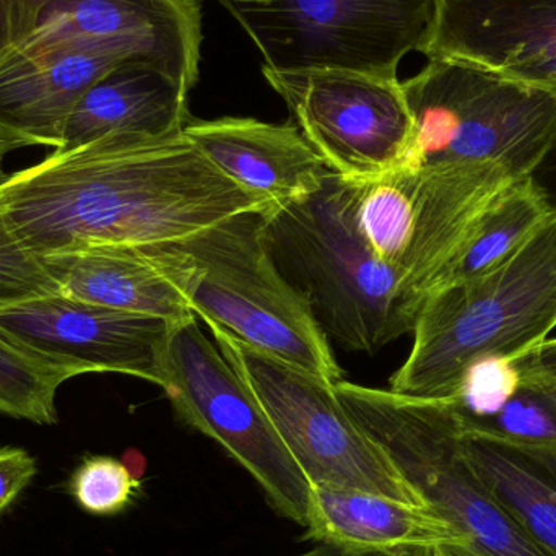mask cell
Listing matches in <instances>:
<instances>
[{"label": "cell", "mask_w": 556, "mask_h": 556, "mask_svg": "<svg viewBox=\"0 0 556 556\" xmlns=\"http://www.w3.org/2000/svg\"><path fill=\"white\" fill-rule=\"evenodd\" d=\"M269 207L215 168L185 130L52 150L0 182V208L36 256L176 243L241 212Z\"/></svg>", "instance_id": "cell-1"}, {"label": "cell", "mask_w": 556, "mask_h": 556, "mask_svg": "<svg viewBox=\"0 0 556 556\" xmlns=\"http://www.w3.org/2000/svg\"><path fill=\"white\" fill-rule=\"evenodd\" d=\"M264 235L281 276L307 301L329 340L372 356L414 332L420 301L404 273L366 243L352 182L330 173L319 191L270 207Z\"/></svg>", "instance_id": "cell-2"}, {"label": "cell", "mask_w": 556, "mask_h": 556, "mask_svg": "<svg viewBox=\"0 0 556 556\" xmlns=\"http://www.w3.org/2000/svg\"><path fill=\"white\" fill-rule=\"evenodd\" d=\"M556 327V208L489 273L433 291L414 345L391 378L395 394L447 401L467 368L485 356L518 358Z\"/></svg>", "instance_id": "cell-3"}, {"label": "cell", "mask_w": 556, "mask_h": 556, "mask_svg": "<svg viewBox=\"0 0 556 556\" xmlns=\"http://www.w3.org/2000/svg\"><path fill=\"white\" fill-rule=\"evenodd\" d=\"M269 208L241 212L160 248L192 313L208 329L337 384L343 381V371L329 337L270 256L264 235Z\"/></svg>", "instance_id": "cell-4"}, {"label": "cell", "mask_w": 556, "mask_h": 556, "mask_svg": "<svg viewBox=\"0 0 556 556\" xmlns=\"http://www.w3.org/2000/svg\"><path fill=\"white\" fill-rule=\"evenodd\" d=\"M415 137L408 168L495 163L529 178L556 139V91L450 58L402 81Z\"/></svg>", "instance_id": "cell-5"}, {"label": "cell", "mask_w": 556, "mask_h": 556, "mask_svg": "<svg viewBox=\"0 0 556 556\" xmlns=\"http://www.w3.org/2000/svg\"><path fill=\"white\" fill-rule=\"evenodd\" d=\"M337 397L388 451L405 479L489 556H545L480 479L450 401H425L343 381Z\"/></svg>", "instance_id": "cell-6"}, {"label": "cell", "mask_w": 556, "mask_h": 556, "mask_svg": "<svg viewBox=\"0 0 556 556\" xmlns=\"http://www.w3.org/2000/svg\"><path fill=\"white\" fill-rule=\"evenodd\" d=\"M516 181L495 163L401 168L352 182L353 211L366 243L397 267L424 306L490 205Z\"/></svg>", "instance_id": "cell-7"}, {"label": "cell", "mask_w": 556, "mask_h": 556, "mask_svg": "<svg viewBox=\"0 0 556 556\" xmlns=\"http://www.w3.org/2000/svg\"><path fill=\"white\" fill-rule=\"evenodd\" d=\"M253 39L270 71L343 68L397 78L427 49L434 0H214Z\"/></svg>", "instance_id": "cell-8"}, {"label": "cell", "mask_w": 556, "mask_h": 556, "mask_svg": "<svg viewBox=\"0 0 556 556\" xmlns=\"http://www.w3.org/2000/svg\"><path fill=\"white\" fill-rule=\"evenodd\" d=\"M211 330L225 358L243 375L266 408L307 482L430 506L388 451L346 410L333 386L222 330Z\"/></svg>", "instance_id": "cell-9"}, {"label": "cell", "mask_w": 556, "mask_h": 556, "mask_svg": "<svg viewBox=\"0 0 556 556\" xmlns=\"http://www.w3.org/2000/svg\"><path fill=\"white\" fill-rule=\"evenodd\" d=\"M176 417L220 444L263 490L277 516L304 528L309 482L240 371L205 336L198 317L173 324L166 355Z\"/></svg>", "instance_id": "cell-10"}, {"label": "cell", "mask_w": 556, "mask_h": 556, "mask_svg": "<svg viewBox=\"0 0 556 556\" xmlns=\"http://www.w3.org/2000/svg\"><path fill=\"white\" fill-rule=\"evenodd\" d=\"M263 74L298 129L343 181H369L410 165L414 117L399 78L343 68L263 67Z\"/></svg>", "instance_id": "cell-11"}, {"label": "cell", "mask_w": 556, "mask_h": 556, "mask_svg": "<svg viewBox=\"0 0 556 556\" xmlns=\"http://www.w3.org/2000/svg\"><path fill=\"white\" fill-rule=\"evenodd\" d=\"M7 3L13 36L9 61L67 48L106 49L160 68L188 91L198 84L202 46L199 0H7Z\"/></svg>", "instance_id": "cell-12"}, {"label": "cell", "mask_w": 556, "mask_h": 556, "mask_svg": "<svg viewBox=\"0 0 556 556\" xmlns=\"http://www.w3.org/2000/svg\"><path fill=\"white\" fill-rule=\"evenodd\" d=\"M172 320L85 303L62 293L0 307V336L85 372L137 376L165 391Z\"/></svg>", "instance_id": "cell-13"}, {"label": "cell", "mask_w": 556, "mask_h": 556, "mask_svg": "<svg viewBox=\"0 0 556 556\" xmlns=\"http://www.w3.org/2000/svg\"><path fill=\"white\" fill-rule=\"evenodd\" d=\"M424 54L556 91V0H434Z\"/></svg>", "instance_id": "cell-14"}, {"label": "cell", "mask_w": 556, "mask_h": 556, "mask_svg": "<svg viewBox=\"0 0 556 556\" xmlns=\"http://www.w3.org/2000/svg\"><path fill=\"white\" fill-rule=\"evenodd\" d=\"M185 134L215 168L274 207L319 191L332 173L294 124L191 117Z\"/></svg>", "instance_id": "cell-15"}, {"label": "cell", "mask_w": 556, "mask_h": 556, "mask_svg": "<svg viewBox=\"0 0 556 556\" xmlns=\"http://www.w3.org/2000/svg\"><path fill=\"white\" fill-rule=\"evenodd\" d=\"M303 529V541L355 554L410 556L433 545L469 541L431 506L319 483H309Z\"/></svg>", "instance_id": "cell-16"}, {"label": "cell", "mask_w": 556, "mask_h": 556, "mask_svg": "<svg viewBox=\"0 0 556 556\" xmlns=\"http://www.w3.org/2000/svg\"><path fill=\"white\" fill-rule=\"evenodd\" d=\"M130 61L119 52L94 48L12 59L0 67V127L31 147L58 149L78 101L101 78Z\"/></svg>", "instance_id": "cell-17"}, {"label": "cell", "mask_w": 556, "mask_h": 556, "mask_svg": "<svg viewBox=\"0 0 556 556\" xmlns=\"http://www.w3.org/2000/svg\"><path fill=\"white\" fill-rule=\"evenodd\" d=\"M39 260L59 291L74 300L172 323L194 314L156 244L80 248Z\"/></svg>", "instance_id": "cell-18"}, {"label": "cell", "mask_w": 556, "mask_h": 556, "mask_svg": "<svg viewBox=\"0 0 556 556\" xmlns=\"http://www.w3.org/2000/svg\"><path fill=\"white\" fill-rule=\"evenodd\" d=\"M189 93L160 68L147 62H126L78 101L58 149H74L108 136L166 137L182 132L191 121Z\"/></svg>", "instance_id": "cell-19"}, {"label": "cell", "mask_w": 556, "mask_h": 556, "mask_svg": "<svg viewBox=\"0 0 556 556\" xmlns=\"http://www.w3.org/2000/svg\"><path fill=\"white\" fill-rule=\"evenodd\" d=\"M459 427L464 450L496 502L542 554L556 556V443Z\"/></svg>", "instance_id": "cell-20"}, {"label": "cell", "mask_w": 556, "mask_h": 556, "mask_svg": "<svg viewBox=\"0 0 556 556\" xmlns=\"http://www.w3.org/2000/svg\"><path fill=\"white\" fill-rule=\"evenodd\" d=\"M551 211L531 178L513 181L480 218L466 247L438 280L433 291L466 283L489 273L509 256Z\"/></svg>", "instance_id": "cell-21"}, {"label": "cell", "mask_w": 556, "mask_h": 556, "mask_svg": "<svg viewBox=\"0 0 556 556\" xmlns=\"http://www.w3.org/2000/svg\"><path fill=\"white\" fill-rule=\"evenodd\" d=\"M80 375L87 372L78 366L42 358L0 336V415L54 425L59 388Z\"/></svg>", "instance_id": "cell-22"}, {"label": "cell", "mask_w": 556, "mask_h": 556, "mask_svg": "<svg viewBox=\"0 0 556 556\" xmlns=\"http://www.w3.org/2000/svg\"><path fill=\"white\" fill-rule=\"evenodd\" d=\"M142 489V480L123 460L111 456L84 457L68 480V493L78 508L100 518L126 511Z\"/></svg>", "instance_id": "cell-23"}, {"label": "cell", "mask_w": 556, "mask_h": 556, "mask_svg": "<svg viewBox=\"0 0 556 556\" xmlns=\"http://www.w3.org/2000/svg\"><path fill=\"white\" fill-rule=\"evenodd\" d=\"M456 417L464 428L485 431L506 440L556 443V391L552 389L521 382L508 404L493 417L466 420L457 412Z\"/></svg>", "instance_id": "cell-24"}, {"label": "cell", "mask_w": 556, "mask_h": 556, "mask_svg": "<svg viewBox=\"0 0 556 556\" xmlns=\"http://www.w3.org/2000/svg\"><path fill=\"white\" fill-rule=\"evenodd\" d=\"M521 386L515 359L485 356L467 368L459 389L447 399L466 420H483L498 414Z\"/></svg>", "instance_id": "cell-25"}, {"label": "cell", "mask_w": 556, "mask_h": 556, "mask_svg": "<svg viewBox=\"0 0 556 556\" xmlns=\"http://www.w3.org/2000/svg\"><path fill=\"white\" fill-rule=\"evenodd\" d=\"M49 293H61L58 283L15 237L0 208V307Z\"/></svg>", "instance_id": "cell-26"}, {"label": "cell", "mask_w": 556, "mask_h": 556, "mask_svg": "<svg viewBox=\"0 0 556 556\" xmlns=\"http://www.w3.org/2000/svg\"><path fill=\"white\" fill-rule=\"evenodd\" d=\"M38 464L22 447H0V515L15 502L16 496L31 483Z\"/></svg>", "instance_id": "cell-27"}, {"label": "cell", "mask_w": 556, "mask_h": 556, "mask_svg": "<svg viewBox=\"0 0 556 556\" xmlns=\"http://www.w3.org/2000/svg\"><path fill=\"white\" fill-rule=\"evenodd\" d=\"M522 384L556 391V337L542 340L515 358Z\"/></svg>", "instance_id": "cell-28"}, {"label": "cell", "mask_w": 556, "mask_h": 556, "mask_svg": "<svg viewBox=\"0 0 556 556\" xmlns=\"http://www.w3.org/2000/svg\"><path fill=\"white\" fill-rule=\"evenodd\" d=\"M529 178L538 186L548 205L556 208V139Z\"/></svg>", "instance_id": "cell-29"}, {"label": "cell", "mask_w": 556, "mask_h": 556, "mask_svg": "<svg viewBox=\"0 0 556 556\" xmlns=\"http://www.w3.org/2000/svg\"><path fill=\"white\" fill-rule=\"evenodd\" d=\"M410 556H489L473 547L469 541L450 542V544L433 545L421 548Z\"/></svg>", "instance_id": "cell-30"}, {"label": "cell", "mask_w": 556, "mask_h": 556, "mask_svg": "<svg viewBox=\"0 0 556 556\" xmlns=\"http://www.w3.org/2000/svg\"><path fill=\"white\" fill-rule=\"evenodd\" d=\"M13 52L12 20L9 3L0 0V67L9 61Z\"/></svg>", "instance_id": "cell-31"}, {"label": "cell", "mask_w": 556, "mask_h": 556, "mask_svg": "<svg viewBox=\"0 0 556 556\" xmlns=\"http://www.w3.org/2000/svg\"><path fill=\"white\" fill-rule=\"evenodd\" d=\"M25 147H31V143L23 137L0 127V182L7 178V173L3 172V162H5L7 155L15 152V150L25 149Z\"/></svg>", "instance_id": "cell-32"}, {"label": "cell", "mask_w": 556, "mask_h": 556, "mask_svg": "<svg viewBox=\"0 0 556 556\" xmlns=\"http://www.w3.org/2000/svg\"><path fill=\"white\" fill-rule=\"evenodd\" d=\"M294 556H391V555H375V554H355V552L342 551V548L330 547V545L319 544L313 551L306 554Z\"/></svg>", "instance_id": "cell-33"}]
</instances>
